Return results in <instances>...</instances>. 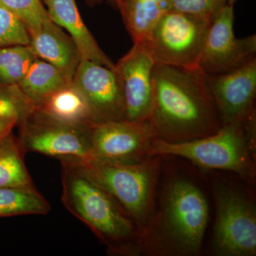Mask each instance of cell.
Masks as SVG:
<instances>
[{"mask_svg": "<svg viewBox=\"0 0 256 256\" xmlns=\"http://www.w3.org/2000/svg\"><path fill=\"white\" fill-rule=\"evenodd\" d=\"M156 138L182 142L206 137L223 126L200 68L156 64L152 101L148 120Z\"/></svg>", "mask_w": 256, "mask_h": 256, "instance_id": "obj_1", "label": "cell"}, {"mask_svg": "<svg viewBox=\"0 0 256 256\" xmlns=\"http://www.w3.org/2000/svg\"><path fill=\"white\" fill-rule=\"evenodd\" d=\"M208 217L202 190L190 180L174 178L165 186L159 210L140 234V248L152 255H200Z\"/></svg>", "mask_w": 256, "mask_h": 256, "instance_id": "obj_2", "label": "cell"}, {"mask_svg": "<svg viewBox=\"0 0 256 256\" xmlns=\"http://www.w3.org/2000/svg\"><path fill=\"white\" fill-rule=\"evenodd\" d=\"M62 164V202L114 255L140 252L139 230L118 203L67 159Z\"/></svg>", "mask_w": 256, "mask_h": 256, "instance_id": "obj_3", "label": "cell"}, {"mask_svg": "<svg viewBox=\"0 0 256 256\" xmlns=\"http://www.w3.org/2000/svg\"><path fill=\"white\" fill-rule=\"evenodd\" d=\"M63 159L72 162L82 174L108 193L132 220L140 236L154 212L160 156L128 165L102 162L90 158Z\"/></svg>", "mask_w": 256, "mask_h": 256, "instance_id": "obj_4", "label": "cell"}, {"mask_svg": "<svg viewBox=\"0 0 256 256\" xmlns=\"http://www.w3.org/2000/svg\"><path fill=\"white\" fill-rule=\"evenodd\" d=\"M181 156L206 170L234 172L252 184L255 181L256 158L248 144L245 126L225 124L206 137L182 142H168L156 138L151 156Z\"/></svg>", "mask_w": 256, "mask_h": 256, "instance_id": "obj_5", "label": "cell"}, {"mask_svg": "<svg viewBox=\"0 0 256 256\" xmlns=\"http://www.w3.org/2000/svg\"><path fill=\"white\" fill-rule=\"evenodd\" d=\"M212 22L197 15L168 10L142 42L156 64L200 68V56Z\"/></svg>", "mask_w": 256, "mask_h": 256, "instance_id": "obj_6", "label": "cell"}, {"mask_svg": "<svg viewBox=\"0 0 256 256\" xmlns=\"http://www.w3.org/2000/svg\"><path fill=\"white\" fill-rule=\"evenodd\" d=\"M216 218L212 249L216 256L256 255V210L252 198L240 188L214 186Z\"/></svg>", "mask_w": 256, "mask_h": 256, "instance_id": "obj_7", "label": "cell"}, {"mask_svg": "<svg viewBox=\"0 0 256 256\" xmlns=\"http://www.w3.org/2000/svg\"><path fill=\"white\" fill-rule=\"evenodd\" d=\"M92 124L57 120L34 109L18 124V140L25 153L36 152L60 160L90 158Z\"/></svg>", "mask_w": 256, "mask_h": 256, "instance_id": "obj_8", "label": "cell"}, {"mask_svg": "<svg viewBox=\"0 0 256 256\" xmlns=\"http://www.w3.org/2000/svg\"><path fill=\"white\" fill-rule=\"evenodd\" d=\"M156 136L148 120L94 124L90 159L114 164H134L152 158Z\"/></svg>", "mask_w": 256, "mask_h": 256, "instance_id": "obj_9", "label": "cell"}, {"mask_svg": "<svg viewBox=\"0 0 256 256\" xmlns=\"http://www.w3.org/2000/svg\"><path fill=\"white\" fill-rule=\"evenodd\" d=\"M234 23V6L226 4L210 24L198 63L206 75L227 73L256 58V34L236 38Z\"/></svg>", "mask_w": 256, "mask_h": 256, "instance_id": "obj_10", "label": "cell"}, {"mask_svg": "<svg viewBox=\"0 0 256 256\" xmlns=\"http://www.w3.org/2000/svg\"><path fill=\"white\" fill-rule=\"evenodd\" d=\"M206 77L223 126L256 118V58L227 73Z\"/></svg>", "mask_w": 256, "mask_h": 256, "instance_id": "obj_11", "label": "cell"}, {"mask_svg": "<svg viewBox=\"0 0 256 256\" xmlns=\"http://www.w3.org/2000/svg\"><path fill=\"white\" fill-rule=\"evenodd\" d=\"M72 82L86 100L94 124L124 120V90L114 68L82 60Z\"/></svg>", "mask_w": 256, "mask_h": 256, "instance_id": "obj_12", "label": "cell"}, {"mask_svg": "<svg viewBox=\"0 0 256 256\" xmlns=\"http://www.w3.org/2000/svg\"><path fill=\"white\" fill-rule=\"evenodd\" d=\"M156 64L144 42L133 43L131 50L114 64L124 90V120L144 122L149 118Z\"/></svg>", "mask_w": 256, "mask_h": 256, "instance_id": "obj_13", "label": "cell"}, {"mask_svg": "<svg viewBox=\"0 0 256 256\" xmlns=\"http://www.w3.org/2000/svg\"><path fill=\"white\" fill-rule=\"evenodd\" d=\"M30 36V46L37 58L54 66L73 80L82 57L72 36L52 20Z\"/></svg>", "mask_w": 256, "mask_h": 256, "instance_id": "obj_14", "label": "cell"}, {"mask_svg": "<svg viewBox=\"0 0 256 256\" xmlns=\"http://www.w3.org/2000/svg\"><path fill=\"white\" fill-rule=\"evenodd\" d=\"M52 21L65 28L76 44L82 60L114 69V64L101 50L82 21L76 0H42Z\"/></svg>", "mask_w": 256, "mask_h": 256, "instance_id": "obj_15", "label": "cell"}, {"mask_svg": "<svg viewBox=\"0 0 256 256\" xmlns=\"http://www.w3.org/2000/svg\"><path fill=\"white\" fill-rule=\"evenodd\" d=\"M35 109L52 118L74 124H92L87 101L80 90L70 82L34 104Z\"/></svg>", "mask_w": 256, "mask_h": 256, "instance_id": "obj_16", "label": "cell"}, {"mask_svg": "<svg viewBox=\"0 0 256 256\" xmlns=\"http://www.w3.org/2000/svg\"><path fill=\"white\" fill-rule=\"evenodd\" d=\"M133 43L142 42L165 12L168 0H120L117 6Z\"/></svg>", "mask_w": 256, "mask_h": 256, "instance_id": "obj_17", "label": "cell"}, {"mask_svg": "<svg viewBox=\"0 0 256 256\" xmlns=\"http://www.w3.org/2000/svg\"><path fill=\"white\" fill-rule=\"evenodd\" d=\"M72 82L54 66L36 58L18 86L35 104Z\"/></svg>", "mask_w": 256, "mask_h": 256, "instance_id": "obj_18", "label": "cell"}, {"mask_svg": "<svg viewBox=\"0 0 256 256\" xmlns=\"http://www.w3.org/2000/svg\"><path fill=\"white\" fill-rule=\"evenodd\" d=\"M24 154L12 131L0 139V188L34 186Z\"/></svg>", "mask_w": 256, "mask_h": 256, "instance_id": "obj_19", "label": "cell"}, {"mask_svg": "<svg viewBox=\"0 0 256 256\" xmlns=\"http://www.w3.org/2000/svg\"><path fill=\"white\" fill-rule=\"evenodd\" d=\"M50 204L34 186L0 188V218L21 215H46Z\"/></svg>", "mask_w": 256, "mask_h": 256, "instance_id": "obj_20", "label": "cell"}, {"mask_svg": "<svg viewBox=\"0 0 256 256\" xmlns=\"http://www.w3.org/2000/svg\"><path fill=\"white\" fill-rule=\"evenodd\" d=\"M36 58L30 45L0 48V84L18 85Z\"/></svg>", "mask_w": 256, "mask_h": 256, "instance_id": "obj_21", "label": "cell"}, {"mask_svg": "<svg viewBox=\"0 0 256 256\" xmlns=\"http://www.w3.org/2000/svg\"><path fill=\"white\" fill-rule=\"evenodd\" d=\"M35 106L18 85L0 84V119L21 124L34 112Z\"/></svg>", "mask_w": 256, "mask_h": 256, "instance_id": "obj_22", "label": "cell"}, {"mask_svg": "<svg viewBox=\"0 0 256 256\" xmlns=\"http://www.w3.org/2000/svg\"><path fill=\"white\" fill-rule=\"evenodd\" d=\"M0 3L24 24L30 34L50 20L42 0H0Z\"/></svg>", "mask_w": 256, "mask_h": 256, "instance_id": "obj_23", "label": "cell"}, {"mask_svg": "<svg viewBox=\"0 0 256 256\" xmlns=\"http://www.w3.org/2000/svg\"><path fill=\"white\" fill-rule=\"evenodd\" d=\"M30 44L28 28L13 13L0 3V48Z\"/></svg>", "mask_w": 256, "mask_h": 256, "instance_id": "obj_24", "label": "cell"}, {"mask_svg": "<svg viewBox=\"0 0 256 256\" xmlns=\"http://www.w3.org/2000/svg\"><path fill=\"white\" fill-rule=\"evenodd\" d=\"M170 10L202 16L213 21L227 0H168Z\"/></svg>", "mask_w": 256, "mask_h": 256, "instance_id": "obj_25", "label": "cell"}, {"mask_svg": "<svg viewBox=\"0 0 256 256\" xmlns=\"http://www.w3.org/2000/svg\"><path fill=\"white\" fill-rule=\"evenodd\" d=\"M18 126L16 121L11 119H0V139L13 130Z\"/></svg>", "mask_w": 256, "mask_h": 256, "instance_id": "obj_26", "label": "cell"}, {"mask_svg": "<svg viewBox=\"0 0 256 256\" xmlns=\"http://www.w3.org/2000/svg\"><path fill=\"white\" fill-rule=\"evenodd\" d=\"M105 0H85L86 3L88 4L89 6H92L95 5L100 4L102 2ZM107 1L110 2L111 4L114 5L117 8L118 4L120 0H107Z\"/></svg>", "mask_w": 256, "mask_h": 256, "instance_id": "obj_27", "label": "cell"}, {"mask_svg": "<svg viewBox=\"0 0 256 256\" xmlns=\"http://www.w3.org/2000/svg\"><path fill=\"white\" fill-rule=\"evenodd\" d=\"M237 1L238 0H227V4L230 5V6H234Z\"/></svg>", "mask_w": 256, "mask_h": 256, "instance_id": "obj_28", "label": "cell"}]
</instances>
